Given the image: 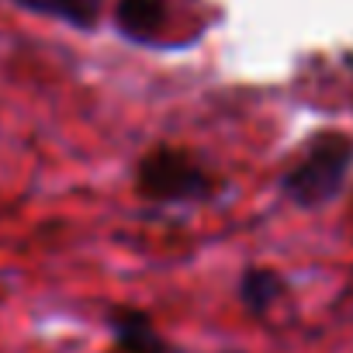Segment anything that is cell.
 <instances>
[{"mask_svg": "<svg viewBox=\"0 0 353 353\" xmlns=\"http://www.w3.org/2000/svg\"><path fill=\"white\" fill-rule=\"evenodd\" d=\"M114 353H176V346L156 329L152 315L139 305H111L104 315Z\"/></svg>", "mask_w": 353, "mask_h": 353, "instance_id": "3", "label": "cell"}, {"mask_svg": "<svg viewBox=\"0 0 353 353\" xmlns=\"http://www.w3.org/2000/svg\"><path fill=\"white\" fill-rule=\"evenodd\" d=\"M350 170H353V135L322 128L301 145L294 163L281 173L277 188L294 208L315 212L343 194Z\"/></svg>", "mask_w": 353, "mask_h": 353, "instance_id": "1", "label": "cell"}, {"mask_svg": "<svg viewBox=\"0 0 353 353\" xmlns=\"http://www.w3.org/2000/svg\"><path fill=\"white\" fill-rule=\"evenodd\" d=\"M222 181L184 145L159 142L135 159V194L149 205L181 208L219 198Z\"/></svg>", "mask_w": 353, "mask_h": 353, "instance_id": "2", "label": "cell"}, {"mask_svg": "<svg viewBox=\"0 0 353 353\" xmlns=\"http://www.w3.org/2000/svg\"><path fill=\"white\" fill-rule=\"evenodd\" d=\"M284 294H288V281L274 267H246L239 274L236 298H239L243 312L253 315V319H267L284 301Z\"/></svg>", "mask_w": 353, "mask_h": 353, "instance_id": "4", "label": "cell"}, {"mask_svg": "<svg viewBox=\"0 0 353 353\" xmlns=\"http://www.w3.org/2000/svg\"><path fill=\"white\" fill-rule=\"evenodd\" d=\"M163 21H166L163 0H118V8H114V25L132 42H152Z\"/></svg>", "mask_w": 353, "mask_h": 353, "instance_id": "5", "label": "cell"}, {"mask_svg": "<svg viewBox=\"0 0 353 353\" xmlns=\"http://www.w3.org/2000/svg\"><path fill=\"white\" fill-rule=\"evenodd\" d=\"M18 4L35 14L59 18L73 28H94L101 18V0H18Z\"/></svg>", "mask_w": 353, "mask_h": 353, "instance_id": "6", "label": "cell"}]
</instances>
